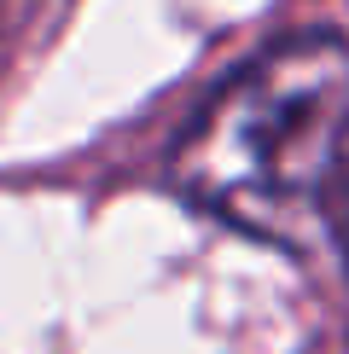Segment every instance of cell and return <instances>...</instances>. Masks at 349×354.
<instances>
[{"instance_id":"1","label":"cell","mask_w":349,"mask_h":354,"mask_svg":"<svg viewBox=\"0 0 349 354\" xmlns=\"http://www.w3.org/2000/svg\"><path fill=\"white\" fill-rule=\"evenodd\" d=\"M349 128V47L297 35L239 70L174 145V192L280 250L326 244V192Z\"/></svg>"},{"instance_id":"2","label":"cell","mask_w":349,"mask_h":354,"mask_svg":"<svg viewBox=\"0 0 349 354\" xmlns=\"http://www.w3.org/2000/svg\"><path fill=\"white\" fill-rule=\"evenodd\" d=\"M326 244L343 256L349 268V128L338 145V169H332V192H326Z\"/></svg>"}]
</instances>
